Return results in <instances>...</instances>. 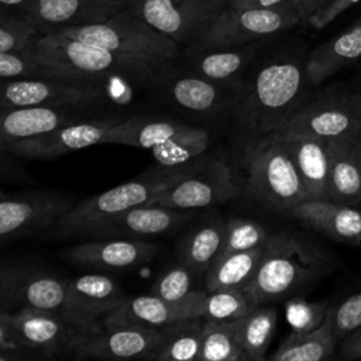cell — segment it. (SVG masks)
<instances>
[{
  "mask_svg": "<svg viewBox=\"0 0 361 361\" xmlns=\"http://www.w3.org/2000/svg\"><path fill=\"white\" fill-rule=\"evenodd\" d=\"M34 354L11 326L4 313H0V361H23Z\"/></svg>",
  "mask_w": 361,
  "mask_h": 361,
  "instance_id": "cell-44",
  "label": "cell"
},
{
  "mask_svg": "<svg viewBox=\"0 0 361 361\" xmlns=\"http://www.w3.org/2000/svg\"><path fill=\"white\" fill-rule=\"evenodd\" d=\"M355 138L329 140L330 176L329 200L361 204V171L355 158Z\"/></svg>",
  "mask_w": 361,
  "mask_h": 361,
  "instance_id": "cell-26",
  "label": "cell"
},
{
  "mask_svg": "<svg viewBox=\"0 0 361 361\" xmlns=\"http://www.w3.org/2000/svg\"><path fill=\"white\" fill-rule=\"evenodd\" d=\"M245 189L262 206L285 214L307 200V193L285 141L271 135L247 151Z\"/></svg>",
  "mask_w": 361,
  "mask_h": 361,
  "instance_id": "cell-6",
  "label": "cell"
},
{
  "mask_svg": "<svg viewBox=\"0 0 361 361\" xmlns=\"http://www.w3.org/2000/svg\"><path fill=\"white\" fill-rule=\"evenodd\" d=\"M114 1H118V3H123V4H126L127 7L133 3V1H135V0H114Z\"/></svg>",
  "mask_w": 361,
  "mask_h": 361,
  "instance_id": "cell-52",
  "label": "cell"
},
{
  "mask_svg": "<svg viewBox=\"0 0 361 361\" xmlns=\"http://www.w3.org/2000/svg\"><path fill=\"white\" fill-rule=\"evenodd\" d=\"M344 102L348 104V107L354 111V114L361 121V92H351L343 94Z\"/></svg>",
  "mask_w": 361,
  "mask_h": 361,
  "instance_id": "cell-49",
  "label": "cell"
},
{
  "mask_svg": "<svg viewBox=\"0 0 361 361\" xmlns=\"http://www.w3.org/2000/svg\"><path fill=\"white\" fill-rule=\"evenodd\" d=\"M206 320L189 317L162 327V341L155 361H197Z\"/></svg>",
  "mask_w": 361,
  "mask_h": 361,
  "instance_id": "cell-31",
  "label": "cell"
},
{
  "mask_svg": "<svg viewBox=\"0 0 361 361\" xmlns=\"http://www.w3.org/2000/svg\"><path fill=\"white\" fill-rule=\"evenodd\" d=\"M158 252V245L142 240L97 238L68 247L66 261L94 269H127L148 262Z\"/></svg>",
  "mask_w": 361,
  "mask_h": 361,
  "instance_id": "cell-21",
  "label": "cell"
},
{
  "mask_svg": "<svg viewBox=\"0 0 361 361\" xmlns=\"http://www.w3.org/2000/svg\"><path fill=\"white\" fill-rule=\"evenodd\" d=\"M331 0H289L288 6H290L296 14L299 16L300 21H309V18L327 6Z\"/></svg>",
  "mask_w": 361,
  "mask_h": 361,
  "instance_id": "cell-47",
  "label": "cell"
},
{
  "mask_svg": "<svg viewBox=\"0 0 361 361\" xmlns=\"http://www.w3.org/2000/svg\"><path fill=\"white\" fill-rule=\"evenodd\" d=\"M117 121L118 118L83 120L47 134L16 141L1 149L27 159H52L94 144H103L107 131Z\"/></svg>",
  "mask_w": 361,
  "mask_h": 361,
  "instance_id": "cell-17",
  "label": "cell"
},
{
  "mask_svg": "<svg viewBox=\"0 0 361 361\" xmlns=\"http://www.w3.org/2000/svg\"><path fill=\"white\" fill-rule=\"evenodd\" d=\"M209 147V134L203 128L188 126L165 142L151 148L154 159L164 168L188 164L203 155Z\"/></svg>",
  "mask_w": 361,
  "mask_h": 361,
  "instance_id": "cell-34",
  "label": "cell"
},
{
  "mask_svg": "<svg viewBox=\"0 0 361 361\" xmlns=\"http://www.w3.org/2000/svg\"><path fill=\"white\" fill-rule=\"evenodd\" d=\"M161 341L162 329L102 322L92 330H79L68 354L75 360H155Z\"/></svg>",
  "mask_w": 361,
  "mask_h": 361,
  "instance_id": "cell-8",
  "label": "cell"
},
{
  "mask_svg": "<svg viewBox=\"0 0 361 361\" xmlns=\"http://www.w3.org/2000/svg\"><path fill=\"white\" fill-rule=\"evenodd\" d=\"M338 340L331 329L330 317L310 331H292L278 347V350L267 355L272 361H323L330 358Z\"/></svg>",
  "mask_w": 361,
  "mask_h": 361,
  "instance_id": "cell-28",
  "label": "cell"
},
{
  "mask_svg": "<svg viewBox=\"0 0 361 361\" xmlns=\"http://www.w3.org/2000/svg\"><path fill=\"white\" fill-rule=\"evenodd\" d=\"M1 79H49L44 65L31 48L16 52H0Z\"/></svg>",
  "mask_w": 361,
  "mask_h": 361,
  "instance_id": "cell-39",
  "label": "cell"
},
{
  "mask_svg": "<svg viewBox=\"0 0 361 361\" xmlns=\"http://www.w3.org/2000/svg\"><path fill=\"white\" fill-rule=\"evenodd\" d=\"M192 217L193 214L186 209L141 204L94 226L85 234V237L141 240V237L145 235H155L173 230L189 221Z\"/></svg>",
  "mask_w": 361,
  "mask_h": 361,
  "instance_id": "cell-20",
  "label": "cell"
},
{
  "mask_svg": "<svg viewBox=\"0 0 361 361\" xmlns=\"http://www.w3.org/2000/svg\"><path fill=\"white\" fill-rule=\"evenodd\" d=\"M227 7L224 0H135L131 8L176 42H196Z\"/></svg>",
  "mask_w": 361,
  "mask_h": 361,
  "instance_id": "cell-12",
  "label": "cell"
},
{
  "mask_svg": "<svg viewBox=\"0 0 361 361\" xmlns=\"http://www.w3.org/2000/svg\"><path fill=\"white\" fill-rule=\"evenodd\" d=\"M240 195L233 173L221 157H199L195 165L169 186L154 204L197 209L223 203Z\"/></svg>",
  "mask_w": 361,
  "mask_h": 361,
  "instance_id": "cell-10",
  "label": "cell"
},
{
  "mask_svg": "<svg viewBox=\"0 0 361 361\" xmlns=\"http://www.w3.org/2000/svg\"><path fill=\"white\" fill-rule=\"evenodd\" d=\"M264 245L248 251L233 252L217 258L204 275L206 290L223 288H245L254 278L261 258Z\"/></svg>",
  "mask_w": 361,
  "mask_h": 361,
  "instance_id": "cell-30",
  "label": "cell"
},
{
  "mask_svg": "<svg viewBox=\"0 0 361 361\" xmlns=\"http://www.w3.org/2000/svg\"><path fill=\"white\" fill-rule=\"evenodd\" d=\"M37 27L25 16H1L0 52H16L31 48Z\"/></svg>",
  "mask_w": 361,
  "mask_h": 361,
  "instance_id": "cell-40",
  "label": "cell"
},
{
  "mask_svg": "<svg viewBox=\"0 0 361 361\" xmlns=\"http://www.w3.org/2000/svg\"><path fill=\"white\" fill-rule=\"evenodd\" d=\"M226 223L212 220L190 231L179 248L180 262L186 265L193 275H206L223 245Z\"/></svg>",
  "mask_w": 361,
  "mask_h": 361,
  "instance_id": "cell-29",
  "label": "cell"
},
{
  "mask_svg": "<svg viewBox=\"0 0 361 361\" xmlns=\"http://www.w3.org/2000/svg\"><path fill=\"white\" fill-rule=\"evenodd\" d=\"M186 127L188 124L175 120H155L147 116H133L113 124L107 131L103 144H121L151 149Z\"/></svg>",
  "mask_w": 361,
  "mask_h": 361,
  "instance_id": "cell-27",
  "label": "cell"
},
{
  "mask_svg": "<svg viewBox=\"0 0 361 361\" xmlns=\"http://www.w3.org/2000/svg\"><path fill=\"white\" fill-rule=\"evenodd\" d=\"M286 142L307 199H329L330 151L329 140L314 137H292Z\"/></svg>",
  "mask_w": 361,
  "mask_h": 361,
  "instance_id": "cell-25",
  "label": "cell"
},
{
  "mask_svg": "<svg viewBox=\"0 0 361 361\" xmlns=\"http://www.w3.org/2000/svg\"><path fill=\"white\" fill-rule=\"evenodd\" d=\"M56 31L141 59L162 72L168 71L179 51L176 41L149 25L128 7L106 21Z\"/></svg>",
  "mask_w": 361,
  "mask_h": 361,
  "instance_id": "cell-5",
  "label": "cell"
},
{
  "mask_svg": "<svg viewBox=\"0 0 361 361\" xmlns=\"http://www.w3.org/2000/svg\"><path fill=\"white\" fill-rule=\"evenodd\" d=\"M1 118L0 147L16 141L47 134L54 130L83 121V114L75 107L55 106H27L7 110Z\"/></svg>",
  "mask_w": 361,
  "mask_h": 361,
  "instance_id": "cell-23",
  "label": "cell"
},
{
  "mask_svg": "<svg viewBox=\"0 0 361 361\" xmlns=\"http://www.w3.org/2000/svg\"><path fill=\"white\" fill-rule=\"evenodd\" d=\"M289 0H234L228 6L237 8H274L286 6Z\"/></svg>",
  "mask_w": 361,
  "mask_h": 361,
  "instance_id": "cell-48",
  "label": "cell"
},
{
  "mask_svg": "<svg viewBox=\"0 0 361 361\" xmlns=\"http://www.w3.org/2000/svg\"><path fill=\"white\" fill-rule=\"evenodd\" d=\"M361 0H331L327 6H324L322 10H319L316 14H313L309 18V24L317 30L324 28L331 21H334L340 14H343L345 10L353 7L354 4L360 3Z\"/></svg>",
  "mask_w": 361,
  "mask_h": 361,
  "instance_id": "cell-45",
  "label": "cell"
},
{
  "mask_svg": "<svg viewBox=\"0 0 361 361\" xmlns=\"http://www.w3.org/2000/svg\"><path fill=\"white\" fill-rule=\"evenodd\" d=\"M331 268L333 257L317 243L296 233H276L268 235L245 289L255 305H265L314 283Z\"/></svg>",
  "mask_w": 361,
  "mask_h": 361,
  "instance_id": "cell-2",
  "label": "cell"
},
{
  "mask_svg": "<svg viewBox=\"0 0 361 361\" xmlns=\"http://www.w3.org/2000/svg\"><path fill=\"white\" fill-rule=\"evenodd\" d=\"M68 286V319L80 331L97 327L127 298L114 279L102 274L76 276Z\"/></svg>",
  "mask_w": 361,
  "mask_h": 361,
  "instance_id": "cell-16",
  "label": "cell"
},
{
  "mask_svg": "<svg viewBox=\"0 0 361 361\" xmlns=\"http://www.w3.org/2000/svg\"><path fill=\"white\" fill-rule=\"evenodd\" d=\"M68 283L55 274L3 262L0 269L1 312L32 307L59 313L68 319Z\"/></svg>",
  "mask_w": 361,
  "mask_h": 361,
  "instance_id": "cell-11",
  "label": "cell"
},
{
  "mask_svg": "<svg viewBox=\"0 0 361 361\" xmlns=\"http://www.w3.org/2000/svg\"><path fill=\"white\" fill-rule=\"evenodd\" d=\"M73 197L52 190H28L1 193L0 196V238L14 241L49 230L72 206Z\"/></svg>",
  "mask_w": 361,
  "mask_h": 361,
  "instance_id": "cell-9",
  "label": "cell"
},
{
  "mask_svg": "<svg viewBox=\"0 0 361 361\" xmlns=\"http://www.w3.org/2000/svg\"><path fill=\"white\" fill-rule=\"evenodd\" d=\"M358 61H361V18L310 52L305 63L306 79L319 85Z\"/></svg>",
  "mask_w": 361,
  "mask_h": 361,
  "instance_id": "cell-24",
  "label": "cell"
},
{
  "mask_svg": "<svg viewBox=\"0 0 361 361\" xmlns=\"http://www.w3.org/2000/svg\"><path fill=\"white\" fill-rule=\"evenodd\" d=\"M103 85L62 79H3L1 113L27 106L80 107L102 99Z\"/></svg>",
  "mask_w": 361,
  "mask_h": 361,
  "instance_id": "cell-13",
  "label": "cell"
},
{
  "mask_svg": "<svg viewBox=\"0 0 361 361\" xmlns=\"http://www.w3.org/2000/svg\"><path fill=\"white\" fill-rule=\"evenodd\" d=\"M285 140L292 137L361 138V121L340 97H322L302 106L279 130L269 134Z\"/></svg>",
  "mask_w": 361,
  "mask_h": 361,
  "instance_id": "cell-14",
  "label": "cell"
},
{
  "mask_svg": "<svg viewBox=\"0 0 361 361\" xmlns=\"http://www.w3.org/2000/svg\"><path fill=\"white\" fill-rule=\"evenodd\" d=\"M241 319L206 322L197 361H248L241 344Z\"/></svg>",
  "mask_w": 361,
  "mask_h": 361,
  "instance_id": "cell-33",
  "label": "cell"
},
{
  "mask_svg": "<svg viewBox=\"0 0 361 361\" xmlns=\"http://www.w3.org/2000/svg\"><path fill=\"white\" fill-rule=\"evenodd\" d=\"M224 1H226V3H227V6H228V4H230L231 1H234V0H224Z\"/></svg>",
  "mask_w": 361,
  "mask_h": 361,
  "instance_id": "cell-53",
  "label": "cell"
},
{
  "mask_svg": "<svg viewBox=\"0 0 361 361\" xmlns=\"http://www.w3.org/2000/svg\"><path fill=\"white\" fill-rule=\"evenodd\" d=\"M276 327V310L257 305L241 319V344L248 361L267 360V350Z\"/></svg>",
  "mask_w": 361,
  "mask_h": 361,
  "instance_id": "cell-35",
  "label": "cell"
},
{
  "mask_svg": "<svg viewBox=\"0 0 361 361\" xmlns=\"http://www.w3.org/2000/svg\"><path fill=\"white\" fill-rule=\"evenodd\" d=\"M196 159L179 166L166 168L158 173H149L144 178L126 182L103 193L80 200L39 237L51 240L83 238L94 226L128 209L141 204H154L169 186H172L195 165Z\"/></svg>",
  "mask_w": 361,
  "mask_h": 361,
  "instance_id": "cell-3",
  "label": "cell"
},
{
  "mask_svg": "<svg viewBox=\"0 0 361 361\" xmlns=\"http://www.w3.org/2000/svg\"><path fill=\"white\" fill-rule=\"evenodd\" d=\"M28 1L30 0H0V3L3 6H7V7H23V8L27 6Z\"/></svg>",
  "mask_w": 361,
  "mask_h": 361,
  "instance_id": "cell-50",
  "label": "cell"
},
{
  "mask_svg": "<svg viewBox=\"0 0 361 361\" xmlns=\"http://www.w3.org/2000/svg\"><path fill=\"white\" fill-rule=\"evenodd\" d=\"M268 235L269 234L265 231L261 223L237 217L228 219L226 221L223 245L216 259L233 252H241L261 247L265 244Z\"/></svg>",
  "mask_w": 361,
  "mask_h": 361,
  "instance_id": "cell-38",
  "label": "cell"
},
{
  "mask_svg": "<svg viewBox=\"0 0 361 361\" xmlns=\"http://www.w3.org/2000/svg\"><path fill=\"white\" fill-rule=\"evenodd\" d=\"M330 306L320 302H309L303 298H293L286 302L285 313L292 331H310L319 327L327 317Z\"/></svg>",
  "mask_w": 361,
  "mask_h": 361,
  "instance_id": "cell-41",
  "label": "cell"
},
{
  "mask_svg": "<svg viewBox=\"0 0 361 361\" xmlns=\"http://www.w3.org/2000/svg\"><path fill=\"white\" fill-rule=\"evenodd\" d=\"M31 49L47 69L49 79L102 85L107 79H159L162 71L152 65L107 48L69 37L62 31H48L34 38Z\"/></svg>",
  "mask_w": 361,
  "mask_h": 361,
  "instance_id": "cell-1",
  "label": "cell"
},
{
  "mask_svg": "<svg viewBox=\"0 0 361 361\" xmlns=\"http://www.w3.org/2000/svg\"><path fill=\"white\" fill-rule=\"evenodd\" d=\"M124 8L114 0H30L23 10L38 31L48 32L102 23Z\"/></svg>",
  "mask_w": 361,
  "mask_h": 361,
  "instance_id": "cell-19",
  "label": "cell"
},
{
  "mask_svg": "<svg viewBox=\"0 0 361 361\" xmlns=\"http://www.w3.org/2000/svg\"><path fill=\"white\" fill-rule=\"evenodd\" d=\"M302 23L290 6L274 8H237L227 6L193 42L195 51L231 48L272 37Z\"/></svg>",
  "mask_w": 361,
  "mask_h": 361,
  "instance_id": "cell-7",
  "label": "cell"
},
{
  "mask_svg": "<svg viewBox=\"0 0 361 361\" xmlns=\"http://www.w3.org/2000/svg\"><path fill=\"white\" fill-rule=\"evenodd\" d=\"M305 69L288 59L265 65L255 76L240 113L243 127L255 137L279 130L302 106Z\"/></svg>",
  "mask_w": 361,
  "mask_h": 361,
  "instance_id": "cell-4",
  "label": "cell"
},
{
  "mask_svg": "<svg viewBox=\"0 0 361 361\" xmlns=\"http://www.w3.org/2000/svg\"><path fill=\"white\" fill-rule=\"evenodd\" d=\"M286 216L326 237L350 245H361V209L329 199H307Z\"/></svg>",
  "mask_w": 361,
  "mask_h": 361,
  "instance_id": "cell-22",
  "label": "cell"
},
{
  "mask_svg": "<svg viewBox=\"0 0 361 361\" xmlns=\"http://www.w3.org/2000/svg\"><path fill=\"white\" fill-rule=\"evenodd\" d=\"M193 272L182 262L165 271L151 288V293L169 302H182L193 292L192 286Z\"/></svg>",
  "mask_w": 361,
  "mask_h": 361,
  "instance_id": "cell-42",
  "label": "cell"
},
{
  "mask_svg": "<svg viewBox=\"0 0 361 361\" xmlns=\"http://www.w3.org/2000/svg\"><path fill=\"white\" fill-rule=\"evenodd\" d=\"M329 317L338 343L361 327V289L348 295L338 305L330 306Z\"/></svg>",
  "mask_w": 361,
  "mask_h": 361,
  "instance_id": "cell-43",
  "label": "cell"
},
{
  "mask_svg": "<svg viewBox=\"0 0 361 361\" xmlns=\"http://www.w3.org/2000/svg\"><path fill=\"white\" fill-rule=\"evenodd\" d=\"M340 354L348 361L361 360V327L351 331L340 343Z\"/></svg>",
  "mask_w": 361,
  "mask_h": 361,
  "instance_id": "cell-46",
  "label": "cell"
},
{
  "mask_svg": "<svg viewBox=\"0 0 361 361\" xmlns=\"http://www.w3.org/2000/svg\"><path fill=\"white\" fill-rule=\"evenodd\" d=\"M193 72L213 82L227 85L235 79L237 73L250 62L255 54V45L245 44L231 48L196 51Z\"/></svg>",
  "mask_w": 361,
  "mask_h": 361,
  "instance_id": "cell-32",
  "label": "cell"
},
{
  "mask_svg": "<svg viewBox=\"0 0 361 361\" xmlns=\"http://www.w3.org/2000/svg\"><path fill=\"white\" fill-rule=\"evenodd\" d=\"M224 85L199 75L182 76L171 85V94L178 104L192 111H209L217 107Z\"/></svg>",
  "mask_w": 361,
  "mask_h": 361,
  "instance_id": "cell-37",
  "label": "cell"
},
{
  "mask_svg": "<svg viewBox=\"0 0 361 361\" xmlns=\"http://www.w3.org/2000/svg\"><path fill=\"white\" fill-rule=\"evenodd\" d=\"M28 345L34 358H55L69 353L79 329L65 316L42 309L21 307L1 312Z\"/></svg>",
  "mask_w": 361,
  "mask_h": 361,
  "instance_id": "cell-15",
  "label": "cell"
},
{
  "mask_svg": "<svg viewBox=\"0 0 361 361\" xmlns=\"http://www.w3.org/2000/svg\"><path fill=\"white\" fill-rule=\"evenodd\" d=\"M206 293L207 290H193L190 296L182 302H169L152 293L126 298L103 322L144 329H162L178 320L200 317Z\"/></svg>",
  "mask_w": 361,
  "mask_h": 361,
  "instance_id": "cell-18",
  "label": "cell"
},
{
  "mask_svg": "<svg viewBox=\"0 0 361 361\" xmlns=\"http://www.w3.org/2000/svg\"><path fill=\"white\" fill-rule=\"evenodd\" d=\"M354 149H355V158H357V162H358V166L361 171V138H355Z\"/></svg>",
  "mask_w": 361,
  "mask_h": 361,
  "instance_id": "cell-51",
  "label": "cell"
},
{
  "mask_svg": "<svg viewBox=\"0 0 361 361\" xmlns=\"http://www.w3.org/2000/svg\"><path fill=\"white\" fill-rule=\"evenodd\" d=\"M255 302L245 288H223L207 290L200 317L206 322H230L245 317Z\"/></svg>",
  "mask_w": 361,
  "mask_h": 361,
  "instance_id": "cell-36",
  "label": "cell"
}]
</instances>
